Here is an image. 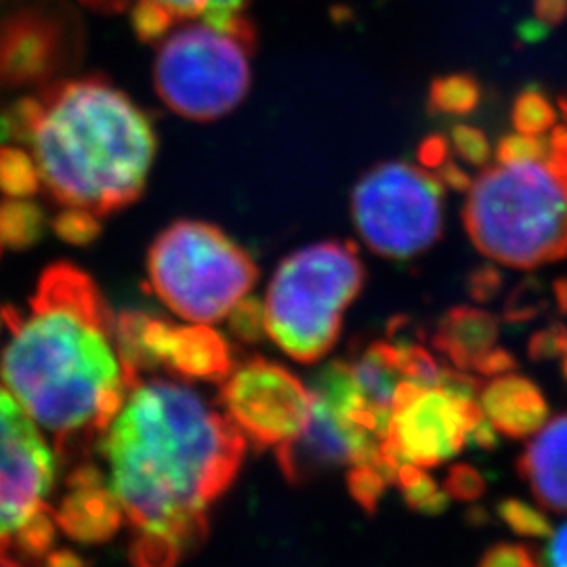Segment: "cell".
I'll list each match as a JSON object with an SVG mask.
<instances>
[{"label": "cell", "instance_id": "cell-13", "mask_svg": "<svg viewBox=\"0 0 567 567\" xmlns=\"http://www.w3.org/2000/svg\"><path fill=\"white\" fill-rule=\"evenodd\" d=\"M381 444L377 435L353 425L324 398L311 391V412L303 431L276 447L284 477L290 484H303L339 465H377L381 463Z\"/></svg>", "mask_w": 567, "mask_h": 567}, {"label": "cell", "instance_id": "cell-42", "mask_svg": "<svg viewBox=\"0 0 567 567\" xmlns=\"http://www.w3.org/2000/svg\"><path fill=\"white\" fill-rule=\"evenodd\" d=\"M561 372H564L567 381V349L564 351V355H561Z\"/></svg>", "mask_w": 567, "mask_h": 567}, {"label": "cell", "instance_id": "cell-21", "mask_svg": "<svg viewBox=\"0 0 567 567\" xmlns=\"http://www.w3.org/2000/svg\"><path fill=\"white\" fill-rule=\"evenodd\" d=\"M395 484L404 494L405 505L425 515H440L447 508L450 496L444 487L437 486V482L426 475L423 466L402 463L395 475Z\"/></svg>", "mask_w": 567, "mask_h": 567}, {"label": "cell", "instance_id": "cell-33", "mask_svg": "<svg viewBox=\"0 0 567 567\" xmlns=\"http://www.w3.org/2000/svg\"><path fill=\"white\" fill-rule=\"evenodd\" d=\"M444 489L450 498L473 503L486 494V480L475 466L461 463L447 471Z\"/></svg>", "mask_w": 567, "mask_h": 567}, {"label": "cell", "instance_id": "cell-27", "mask_svg": "<svg viewBox=\"0 0 567 567\" xmlns=\"http://www.w3.org/2000/svg\"><path fill=\"white\" fill-rule=\"evenodd\" d=\"M515 124L519 133L543 135L555 124V110L540 93H524L515 105Z\"/></svg>", "mask_w": 567, "mask_h": 567}, {"label": "cell", "instance_id": "cell-14", "mask_svg": "<svg viewBox=\"0 0 567 567\" xmlns=\"http://www.w3.org/2000/svg\"><path fill=\"white\" fill-rule=\"evenodd\" d=\"M70 494L55 511L58 527L84 545L110 540L122 526V508L105 487V477L95 465H81L68 477Z\"/></svg>", "mask_w": 567, "mask_h": 567}, {"label": "cell", "instance_id": "cell-34", "mask_svg": "<svg viewBox=\"0 0 567 567\" xmlns=\"http://www.w3.org/2000/svg\"><path fill=\"white\" fill-rule=\"evenodd\" d=\"M567 349V328L564 324H550L532 334L527 343V358L536 364L553 362L564 355Z\"/></svg>", "mask_w": 567, "mask_h": 567}, {"label": "cell", "instance_id": "cell-10", "mask_svg": "<svg viewBox=\"0 0 567 567\" xmlns=\"http://www.w3.org/2000/svg\"><path fill=\"white\" fill-rule=\"evenodd\" d=\"M221 400L229 419L259 450L295 440L311 412V391L286 368L261 358L225 379Z\"/></svg>", "mask_w": 567, "mask_h": 567}, {"label": "cell", "instance_id": "cell-8", "mask_svg": "<svg viewBox=\"0 0 567 567\" xmlns=\"http://www.w3.org/2000/svg\"><path fill=\"white\" fill-rule=\"evenodd\" d=\"M351 213L360 238L377 255L408 261L442 236L444 187L416 164H379L355 185Z\"/></svg>", "mask_w": 567, "mask_h": 567}, {"label": "cell", "instance_id": "cell-18", "mask_svg": "<svg viewBox=\"0 0 567 567\" xmlns=\"http://www.w3.org/2000/svg\"><path fill=\"white\" fill-rule=\"evenodd\" d=\"M55 511L42 503L23 524L0 534V566L39 567L44 555L55 547Z\"/></svg>", "mask_w": 567, "mask_h": 567}, {"label": "cell", "instance_id": "cell-28", "mask_svg": "<svg viewBox=\"0 0 567 567\" xmlns=\"http://www.w3.org/2000/svg\"><path fill=\"white\" fill-rule=\"evenodd\" d=\"M229 328L243 343L255 344L264 339L265 313L264 303L250 297H244L240 303L229 311Z\"/></svg>", "mask_w": 567, "mask_h": 567}, {"label": "cell", "instance_id": "cell-31", "mask_svg": "<svg viewBox=\"0 0 567 567\" xmlns=\"http://www.w3.org/2000/svg\"><path fill=\"white\" fill-rule=\"evenodd\" d=\"M246 7L248 0H206L200 18L225 32H252L250 21L244 18Z\"/></svg>", "mask_w": 567, "mask_h": 567}, {"label": "cell", "instance_id": "cell-30", "mask_svg": "<svg viewBox=\"0 0 567 567\" xmlns=\"http://www.w3.org/2000/svg\"><path fill=\"white\" fill-rule=\"evenodd\" d=\"M53 229L61 240L68 244L93 243L102 231L97 217L84 210H70V208H61L60 215L53 219Z\"/></svg>", "mask_w": 567, "mask_h": 567}, {"label": "cell", "instance_id": "cell-16", "mask_svg": "<svg viewBox=\"0 0 567 567\" xmlns=\"http://www.w3.org/2000/svg\"><path fill=\"white\" fill-rule=\"evenodd\" d=\"M480 405L496 433L511 440L532 437L547 423L548 404L545 393L534 381L519 374H501L482 386Z\"/></svg>", "mask_w": 567, "mask_h": 567}, {"label": "cell", "instance_id": "cell-17", "mask_svg": "<svg viewBox=\"0 0 567 567\" xmlns=\"http://www.w3.org/2000/svg\"><path fill=\"white\" fill-rule=\"evenodd\" d=\"M498 320L473 307H454L440 320L433 334V347L450 364L463 372H475L498 347Z\"/></svg>", "mask_w": 567, "mask_h": 567}, {"label": "cell", "instance_id": "cell-36", "mask_svg": "<svg viewBox=\"0 0 567 567\" xmlns=\"http://www.w3.org/2000/svg\"><path fill=\"white\" fill-rule=\"evenodd\" d=\"M454 142H456L458 152L471 163H480L489 154L486 140L473 128H458L454 135Z\"/></svg>", "mask_w": 567, "mask_h": 567}, {"label": "cell", "instance_id": "cell-37", "mask_svg": "<svg viewBox=\"0 0 567 567\" xmlns=\"http://www.w3.org/2000/svg\"><path fill=\"white\" fill-rule=\"evenodd\" d=\"M547 547L540 550L543 567H567V522L559 529H553Z\"/></svg>", "mask_w": 567, "mask_h": 567}, {"label": "cell", "instance_id": "cell-3", "mask_svg": "<svg viewBox=\"0 0 567 567\" xmlns=\"http://www.w3.org/2000/svg\"><path fill=\"white\" fill-rule=\"evenodd\" d=\"M23 143L61 208L97 219L142 196L156 156L152 122L102 79L61 81L0 112V143Z\"/></svg>", "mask_w": 567, "mask_h": 567}, {"label": "cell", "instance_id": "cell-11", "mask_svg": "<svg viewBox=\"0 0 567 567\" xmlns=\"http://www.w3.org/2000/svg\"><path fill=\"white\" fill-rule=\"evenodd\" d=\"M65 9L61 0H0V84L47 81L68 63Z\"/></svg>", "mask_w": 567, "mask_h": 567}, {"label": "cell", "instance_id": "cell-41", "mask_svg": "<svg viewBox=\"0 0 567 567\" xmlns=\"http://www.w3.org/2000/svg\"><path fill=\"white\" fill-rule=\"evenodd\" d=\"M555 297H557L559 309L567 313V280L555 284Z\"/></svg>", "mask_w": 567, "mask_h": 567}, {"label": "cell", "instance_id": "cell-32", "mask_svg": "<svg viewBox=\"0 0 567 567\" xmlns=\"http://www.w3.org/2000/svg\"><path fill=\"white\" fill-rule=\"evenodd\" d=\"M475 567H543V555L529 545L498 543L487 548Z\"/></svg>", "mask_w": 567, "mask_h": 567}, {"label": "cell", "instance_id": "cell-12", "mask_svg": "<svg viewBox=\"0 0 567 567\" xmlns=\"http://www.w3.org/2000/svg\"><path fill=\"white\" fill-rule=\"evenodd\" d=\"M53 480V452L30 414L0 383V534L41 507Z\"/></svg>", "mask_w": 567, "mask_h": 567}, {"label": "cell", "instance_id": "cell-39", "mask_svg": "<svg viewBox=\"0 0 567 567\" xmlns=\"http://www.w3.org/2000/svg\"><path fill=\"white\" fill-rule=\"evenodd\" d=\"M39 567H89V561L81 557L76 550L70 548H58V550H49L44 555Z\"/></svg>", "mask_w": 567, "mask_h": 567}, {"label": "cell", "instance_id": "cell-7", "mask_svg": "<svg viewBox=\"0 0 567 567\" xmlns=\"http://www.w3.org/2000/svg\"><path fill=\"white\" fill-rule=\"evenodd\" d=\"M255 32H225L185 23L161 39L154 65L156 91L189 121H217L234 112L250 89Z\"/></svg>", "mask_w": 567, "mask_h": 567}, {"label": "cell", "instance_id": "cell-15", "mask_svg": "<svg viewBox=\"0 0 567 567\" xmlns=\"http://www.w3.org/2000/svg\"><path fill=\"white\" fill-rule=\"evenodd\" d=\"M517 473L540 507L567 515V412L532 435L517 458Z\"/></svg>", "mask_w": 567, "mask_h": 567}, {"label": "cell", "instance_id": "cell-4", "mask_svg": "<svg viewBox=\"0 0 567 567\" xmlns=\"http://www.w3.org/2000/svg\"><path fill=\"white\" fill-rule=\"evenodd\" d=\"M473 244L496 264L534 269L567 255V182L538 135H513L473 182L465 204Z\"/></svg>", "mask_w": 567, "mask_h": 567}, {"label": "cell", "instance_id": "cell-20", "mask_svg": "<svg viewBox=\"0 0 567 567\" xmlns=\"http://www.w3.org/2000/svg\"><path fill=\"white\" fill-rule=\"evenodd\" d=\"M44 231V215L37 204L11 198L0 204V257L7 250H23L39 243Z\"/></svg>", "mask_w": 567, "mask_h": 567}, {"label": "cell", "instance_id": "cell-38", "mask_svg": "<svg viewBox=\"0 0 567 567\" xmlns=\"http://www.w3.org/2000/svg\"><path fill=\"white\" fill-rule=\"evenodd\" d=\"M498 286H501L498 274H494L492 269H482V271L475 274V278L471 282V295L480 301H487L496 295Z\"/></svg>", "mask_w": 567, "mask_h": 567}, {"label": "cell", "instance_id": "cell-26", "mask_svg": "<svg viewBox=\"0 0 567 567\" xmlns=\"http://www.w3.org/2000/svg\"><path fill=\"white\" fill-rule=\"evenodd\" d=\"M431 103H433V107L447 112V114L466 112L477 103V86H475V82L468 81L465 76L437 81L431 91Z\"/></svg>", "mask_w": 567, "mask_h": 567}, {"label": "cell", "instance_id": "cell-43", "mask_svg": "<svg viewBox=\"0 0 567 567\" xmlns=\"http://www.w3.org/2000/svg\"><path fill=\"white\" fill-rule=\"evenodd\" d=\"M0 326H2V316H0Z\"/></svg>", "mask_w": 567, "mask_h": 567}, {"label": "cell", "instance_id": "cell-2", "mask_svg": "<svg viewBox=\"0 0 567 567\" xmlns=\"http://www.w3.org/2000/svg\"><path fill=\"white\" fill-rule=\"evenodd\" d=\"M246 452L236 423L177 381L137 383L105 435L112 489L143 532L200 547L206 508L234 484Z\"/></svg>", "mask_w": 567, "mask_h": 567}, {"label": "cell", "instance_id": "cell-6", "mask_svg": "<svg viewBox=\"0 0 567 567\" xmlns=\"http://www.w3.org/2000/svg\"><path fill=\"white\" fill-rule=\"evenodd\" d=\"M147 276L177 316L213 324L248 297L259 269L219 227L187 219L166 227L152 244Z\"/></svg>", "mask_w": 567, "mask_h": 567}, {"label": "cell", "instance_id": "cell-23", "mask_svg": "<svg viewBox=\"0 0 567 567\" xmlns=\"http://www.w3.org/2000/svg\"><path fill=\"white\" fill-rule=\"evenodd\" d=\"M496 515L503 519V524L515 532L522 538H536L543 540L553 534L550 519L545 515L543 508L532 507L526 501L507 496L498 501L496 505Z\"/></svg>", "mask_w": 567, "mask_h": 567}, {"label": "cell", "instance_id": "cell-19", "mask_svg": "<svg viewBox=\"0 0 567 567\" xmlns=\"http://www.w3.org/2000/svg\"><path fill=\"white\" fill-rule=\"evenodd\" d=\"M353 377L365 400L374 405L386 421H391L393 395L398 385L405 381L395 343L370 344L355 364H351Z\"/></svg>", "mask_w": 567, "mask_h": 567}, {"label": "cell", "instance_id": "cell-35", "mask_svg": "<svg viewBox=\"0 0 567 567\" xmlns=\"http://www.w3.org/2000/svg\"><path fill=\"white\" fill-rule=\"evenodd\" d=\"M548 154L553 163L559 166L567 182V100L561 102V122L553 124L548 137Z\"/></svg>", "mask_w": 567, "mask_h": 567}, {"label": "cell", "instance_id": "cell-24", "mask_svg": "<svg viewBox=\"0 0 567 567\" xmlns=\"http://www.w3.org/2000/svg\"><path fill=\"white\" fill-rule=\"evenodd\" d=\"M183 553L173 536L140 529V536L131 545V561L135 567H177Z\"/></svg>", "mask_w": 567, "mask_h": 567}, {"label": "cell", "instance_id": "cell-29", "mask_svg": "<svg viewBox=\"0 0 567 567\" xmlns=\"http://www.w3.org/2000/svg\"><path fill=\"white\" fill-rule=\"evenodd\" d=\"M82 2H86L95 9H105V11H112V9L118 11V9H126L128 4L131 7L152 4V7L163 9L164 13H168L177 23L192 20V18H200L204 7H206V0H82Z\"/></svg>", "mask_w": 567, "mask_h": 567}, {"label": "cell", "instance_id": "cell-9", "mask_svg": "<svg viewBox=\"0 0 567 567\" xmlns=\"http://www.w3.org/2000/svg\"><path fill=\"white\" fill-rule=\"evenodd\" d=\"M484 421L477 398L447 386L402 381L393 395L381 454L395 463L435 466L458 456L468 435Z\"/></svg>", "mask_w": 567, "mask_h": 567}, {"label": "cell", "instance_id": "cell-25", "mask_svg": "<svg viewBox=\"0 0 567 567\" xmlns=\"http://www.w3.org/2000/svg\"><path fill=\"white\" fill-rule=\"evenodd\" d=\"M347 486L351 496L358 501V505L364 508L365 513H374L379 507V501L385 494L389 486L385 475L379 471L377 465H355L347 475Z\"/></svg>", "mask_w": 567, "mask_h": 567}, {"label": "cell", "instance_id": "cell-22", "mask_svg": "<svg viewBox=\"0 0 567 567\" xmlns=\"http://www.w3.org/2000/svg\"><path fill=\"white\" fill-rule=\"evenodd\" d=\"M41 177L32 156L18 145L0 147V192L9 198H30L39 194Z\"/></svg>", "mask_w": 567, "mask_h": 567}, {"label": "cell", "instance_id": "cell-1", "mask_svg": "<svg viewBox=\"0 0 567 567\" xmlns=\"http://www.w3.org/2000/svg\"><path fill=\"white\" fill-rule=\"evenodd\" d=\"M11 339L0 353V383L34 423L55 435L61 454L105 433L133 383L122 368L112 316L79 267L42 271L28 313L2 309Z\"/></svg>", "mask_w": 567, "mask_h": 567}, {"label": "cell", "instance_id": "cell-5", "mask_svg": "<svg viewBox=\"0 0 567 567\" xmlns=\"http://www.w3.org/2000/svg\"><path fill=\"white\" fill-rule=\"evenodd\" d=\"M365 269L351 243L305 246L276 269L265 297V332L297 362H318L337 344L343 311Z\"/></svg>", "mask_w": 567, "mask_h": 567}, {"label": "cell", "instance_id": "cell-40", "mask_svg": "<svg viewBox=\"0 0 567 567\" xmlns=\"http://www.w3.org/2000/svg\"><path fill=\"white\" fill-rule=\"evenodd\" d=\"M566 9L567 0H538V13L543 20H559Z\"/></svg>", "mask_w": 567, "mask_h": 567}]
</instances>
